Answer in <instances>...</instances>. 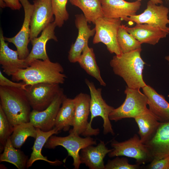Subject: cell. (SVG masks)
Segmentation results:
<instances>
[{
    "mask_svg": "<svg viewBox=\"0 0 169 169\" xmlns=\"http://www.w3.org/2000/svg\"><path fill=\"white\" fill-rule=\"evenodd\" d=\"M64 71L59 63L52 62L49 59H36L26 68L18 69L13 74L12 79L17 82L22 80L26 86L41 83L63 84L67 77Z\"/></svg>",
    "mask_w": 169,
    "mask_h": 169,
    "instance_id": "1",
    "label": "cell"
},
{
    "mask_svg": "<svg viewBox=\"0 0 169 169\" xmlns=\"http://www.w3.org/2000/svg\"><path fill=\"white\" fill-rule=\"evenodd\" d=\"M141 49L114 56L110 65L114 73L122 78L129 88H142L146 84L143 72L146 63L141 56Z\"/></svg>",
    "mask_w": 169,
    "mask_h": 169,
    "instance_id": "2",
    "label": "cell"
},
{
    "mask_svg": "<svg viewBox=\"0 0 169 169\" xmlns=\"http://www.w3.org/2000/svg\"><path fill=\"white\" fill-rule=\"evenodd\" d=\"M0 106L12 126L29 122L32 108L25 90L0 86Z\"/></svg>",
    "mask_w": 169,
    "mask_h": 169,
    "instance_id": "3",
    "label": "cell"
},
{
    "mask_svg": "<svg viewBox=\"0 0 169 169\" xmlns=\"http://www.w3.org/2000/svg\"><path fill=\"white\" fill-rule=\"evenodd\" d=\"M140 90L126 87L124 91L125 99L120 106L110 112V120L117 121L125 118H134L148 110L147 97Z\"/></svg>",
    "mask_w": 169,
    "mask_h": 169,
    "instance_id": "4",
    "label": "cell"
},
{
    "mask_svg": "<svg viewBox=\"0 0 169 169\" xmlns=\"http://www.w3.org/2000/svg\"><path fill=\"white\" fill-rule=\"evenodd\" d=\"M111 146L113 148L108 154L110 157L124 156L133 158L139 165L151 162L153 158L146 145L141 141L136 134L129 139L123 142L112 141Z\"/></svg>",
    "mask_w": 169,
    "mask_h": 169,
    "instance_id": "5",
    "label": "cell"
},
{
    "mask_svg": "<svg viewBox=\"0 0 169 169\" xmlns=\"http://www.w3.org/2000/svg\"><path fill=\"white\" fill-rule=\"evenodd\" d=\"M96 141L90 136L82 138L79 135L69 131V134L66 136H51L44 147L48 149H54L58 146L63 147L67 150L68 156L73 158V165L74 169H78L81 163L79 151L88 146L96 145Z\"/></svg>",
    "mask_w": 169,
    "mask_h": 169,
    "instance_id": "6",
    "label": "cell"
},
{
    "mask_svg": "<svg viewBox=\"0 0 169 169\" xmlns=\"http://www.w3.org/2000/svg\"><path fill=\"white\" fill-rule=\"evenodd\" d=\"M121 20L120 18H109L104 16L97 19L94 23L95 33L93 44L102 43L106 45L110 53L120 55L122 53L118 45L117 37Z\"/></svg>",
    "mask_w": 169,
    "mask_h": 169,
    "instance_id": "7",
    "label": "cell"
},
{
    "mask_svg": "<svg viewBox=\"0 0 169 169\" xmlns=\"http://www.w3.org/2000/svg\"><path fill=\"white\" fill-rule=\"evenodd\" d=\"M74 99L75 110L73 127L69 131L85 137L98 135L100 130L93 128L88 121L90 113V95L80 93Z\"/></svg>",
    "mask_w": 169,
    "mask_h": 169,
    "instance_id": "8",
    "label": "cell"
},
{
    "mask_svg": "<svg viewBox=\"0 0 169 169\" xmlns=\"http://www.w3.org/2000/svg\"><path fill=\"white\" fill-rule=\"evenodd\" d=\"M59 84L41 83L27 86L25 90L33 110L41 111L48 107L61 89Z\"/></svg>",
    "mask_w": 169,
    "mask_h": 169,
    "instance_id": "9",
    "label": "cell"
},
{
    "mask_svg": "<svg viewBox=\"0 0 169 169\" xmlns=\"http://www.w3.org/2000/svg\"><path fill=\"white\" fill-rule=\"evenodd\" d=\"M85 82L89 89L90 99V124L91 125L93 119L97 116L101 117L103 120V133L106 135L115 134L110 120L109 115L114 108L108 105L102 96V89L96 88L94 84L87 79Z\"/></svg>",
    "mask_w": 169,
    "mask_h": 169,
    "instance_id": "10",
    "label": "cell"
},
{
    "mask_svg": "<svg viewBox=\"0 0 169 169\" xmlns=\"http://www.w3.org/2000/svg\"><path fill=\"white\" fill-rule=\"evenodd\" d=\"M67 97L62 89L57 95L45 110L39 111L33 110L30 114L29 122L36 128L44 131L53 129L58 112L64 100Z\"/></svg>",
    "mask_w": 169,
    "mask_h": 169,
    "instance_id": "11",
    "label": "cell"
},
{
    "mask_svg": "<svg viewBox=\"0 0 169 169\" xmlns=\"http://www.w3.org/2000/svg\"><path fill=\"white\" fill-rule=\"evenodd\" d=\"M169 8L167 7L162 4L158 5L149 0L146 8L143 13L128 17L127 21L147 24L169 32V27L167 26L169 24Z\"/></svg>",
    "mask_w": 169,
    "mask_h": 169,
    "instance_id": "12",
    "label": "cell"
},
{
    "mask_svg": "<svg viewBox=\"0 0 169 169\" xmlns=\"http://www.w3.org/2000/svg\"><path fill=\"white\" fill-rule=\"evenodd\" d=\"M30 22V40L37 37L49 24L54 21L51 0H34Z\"/></svg>",
    "mask_w": 169,
    "mask_h": 169,
    "instance_id": "13",
    "label": "cell"
},
{
    "mask_svg": "<svg viewBox=\"0 0 169 169\" xmlns=\"http://www.w3.org/2000/svg\"><path fill=\"white\" fill-rule=\"evenodd\" d=\"M23 7L24 16L23 23L20 30L14 36L11 38L4 37L6 41L15 45L20 59H25L29 53L28 45L30 41V22L33 9V4L28 0H19Z\"/></svg>",
    "mask_w": 169,
    "mask_h": 169,
    "instance_id": "14",
    "label": "cell"
},
{
    "mask_svg": "<svg viewBox=\"0 0 169 169\" xmlns=\"http://www.w3.org/2000/svg\"><path fill=\"white\" fill-rule=\"evenodd\" d=\"M75 23L78 32L74 43L72 44L68 52V59L71 63L77 62L83 50L88 45L90 37L94 36L95 28L91 29L83 14L75 15Z\"/></svg>",
    "mask_w": 169,
    "mask_h": 169,
    "instance_id": "15",
    "label": "cell"
},
{
    "mask_svg": "<svg viewBox=\"0 0 169 169\" xmlns=\"http://www.w3.org/2000/svg\"><path fill=\"white\" fill-rule=\"evenodd\" d=\"M104 16L120 18L127 21L128 17L136 15L140 8L141 2H128L125 0H101Z\"/></svg>",
    "mask_w": 169,
    "mask_h": 169,
    "instance_id": "16",
    "label": "cell"
},
{
    "mask_svg": "<svg viewBox=\"0 0 169 169\" xmlns=\"http://www.w3.org/2000/svg\"><path fill=\"white\" fill-rule=\"evenodd\" d=\"M2 28L0 30V64L3 72L10 76L18 70L23 69L28 65L25 60L19 58L17 50H13L9 48L6 42Z\"/></svg>",
    "mask_w": 169,
    "mask_h": 169,
    "instance_id": "17",
    "label": "cell"
},
{
    "mask_svg": "<svg viewBox=\"0 0 169 169\" xmlns=\"http://www.w3.org/2000/svg\"><path fill=\"white\" fill-rule=\"evenodd\" d=\"M57 26L54 21L49 24L42 31L41 35L30 40L32 45L31 52L25 59L29 65L33 60L39 59L44 60L49 59L46 50V45L48 40L53 39L57 42L54 30Z\"/></svg>",
    "mask_w": 169,
    "mask_h": 169,
    "instance_id": "18",
    "label": "cell"
},
{
    "mask_svg": "<svg viewBox=\"0 0 169 169\" xmlns=\"http://www.w3.org/2000/svg\"><path fill=\"white\" fill-rule=\"evenodd\" d=\"M145 144L153 159L169 156V121L161 122L153 136Z\"/></svg>",
    "mask_w": 169,
    "mask_h": 169,
    "instance_id": "19",
    "label": "cell"
},
{
    "mask_svg": "<svg viewBox=\"0 0 169 169\" xmlns=\"http://www.w3.org/2000/svg\"><path fill=\"white\" fill-rule=\"evenodd\" d=\"M125 28L128 32L141 44L155 45L169 33V31L147 24L136 23L132 27L125 26Z\"/></svg>",
    "mask_w": 169,
    "mask_h": 169,
    "instance_id": "20",
    "label": "cell"
},
{
    "mask_svg": "<svg viewBox=\"0 0 169 169\" xmlns=\"http://www.w3.org/2000/svg\"><path fill=\"white\" fill-rule=\"evenodd\" d=\"M142 89L147 97L148 109L151 112L160 122L169 121V103L164 97L148 85Z\"/></svg>",
    "mask_w": 169,
    "mask_h": 169,
    "instance_id": "21",
    "label": "cell"
},
{
    "mask_svg": "<svg viewBox=\"0 0 169 169\" xmlns=\"http://www.w3.org/2000/svg\"><path fill=\"white\" fill-rule=\"evenodd\" d=\"M112 150L109 149L104 142L100 141L96 146L90 145L80 150L79 155L81 163L90 169H104V159Z\"/></svg>",
    "mask_w": 169,
    "mask_h": 169,
    "instance_id": "22",
    "label": "cell"
},
{
    "mask_svg": "<svg viewBox=\"0 0 169 169\" xmlns=\"http://www.w3.org/2000/svg\"><path fill=\"white\" fill-rule=\"evenodd\" d=\"M36 129L37 136L32 148L33 151L29 159H28L27 168L31 167L35 161L38 160H43L53 165L61 164V161L59 160L54 161L49 160L46 156H43L41 152L43 147L49 138L54 134H57L59 131L55 128L48 131H43L39 128H36Z\"/></svg>",
    "mask_w": 169,
    "mask_h": 169,
    "instance_id": "23",
    "label": "cell"
},
{
    "mask_svg": "<svg viewBox=\"0 0 169 169\" xmlns=\"http://www.w3.org/2000/svg\"><path fill=\"white\" fill-rule=\"evenodd\" d=\"M139 127L140 139L144 144L146 143L153 136L161 122L148 110L134 118Z\"/></svg>",
    "mask_w": 169,
    "mask_h": 169,
    "instance_id": "24",
    "label": "cell"
},
{
    "mask_svg": "<svg viewBox=\"0 0 169 169\" xmlns=\"http://www.w3.org/2000/svg\"><path fill=\"white\" fill-rule=\"evenodd\" d=\"M75 103L74 99L66 97L63 100L56 116L55 128L59 131H67L73 126L74 119Z\"/></svg>",
    "mask_w": 169,
    "mask_h": 169,
    "instance_id": "25",
    "label": "cell"
},
{
    "mask_svg": "<svg viewBox=\"0 0 169 169\" xmlns=\"http://www.w3.org/2000/svg\"><path fill=\"white\" fill-rule=\"evenodd\" d=\"M78 62L80 67L89 75L95 78L103 86L106 84L101 75L92 48L86 45L80 56Z\"/></svg>",
    "mask_w": 169,
    "mask_h": 169,
    "instance_id": "26",
    "label": "cell"
},
{
    "mask_svg": "<svg viewBox=\"0 0 169 169\" xmlns=\"http://www.w3.org/2000/svg\"><path fill=\"white\" fill-rule=\"evenodd\" d=\"M71 4L83 12L88 22L94 24L96 20L104 16L101 0H69Z\"/></svg>",
    "mask_w": 169,
    "mask_h": 169,
    "instance_id": "27",
    "label": "cell"
},
{
    "mask_svg": "<svg viewBox=\"0 0 169 169\" xmlns=\"http://www.w3.org/2000/svg\"><path fill=\"white\" fill-rule=\"evenodd\" d=\"M28 160L27 156L13 146L9 137L6 142L3 153L0 154V162H7L14 165L18 169H24L27 168Z\"/></svg>",
    "mask_w": 169,
    "mask_h": 169,
    "instance_id": "28",
    "label": "cell"
},
{
    "mask_svg": "<svg viewBox=\"0 0 169 169\" xmlns=\"http://www.w3.org/2000/svg\"><path fill=\"white\" fill-rule=\"evenodd\" d=\"M36 136V128L29 122L14 126L10 139L13 146L19 149L21 148L28 137H31L35 139Z\"/></svg>",
    "mask_w": 169,
    "mask_h": 169,
    "instance_id": "29",
    "label": "cell"
},
{
    "mask_svg": "<svg viewBox=\"0 0 169 169\" xmlns=\"http://www.w3.org/2000/svg\"><path fill=\"white\" fill-rule=\"evenodd\" d=\"M117 39L122 53L141 49L142 44L127 32L124 25H120L118 31Z\"/></svg>",
    "mask_w": 169,
    "mask_h": 169,
    "instance_id": "30",
    "label": "cell"
},
{
    "mask_svg": "<svg viewBox=\"0 0 169 169\" xmlns=\"http://www.w3.org/2000/svg\"><path fill=\"white\" fill-rule=\"evenodd\" d=\"M68 0H51L54 15V22L57 26L62 27L65 21L69 18V15L66 9Z\"/></svg>",
    "mask_w": 169,
    "mask_h": 169,
    "instance_id": "31",
    "label": "cell"
},
{
    "mask_svg": "<svg viewBox=\"0 0 169 169\" xmlns=\"http://www.w3.org/2000/svg\"><path fill=\"white\" fill-rule=\"evenodd\" d=\"M14 127L9 121L1 107L0 106V143L4 149L8 139L10 137Z\"/></svg>",
    "mask_w": 169,
    "mask_h": 169,
    "instance_id": "32",
    "label": "cell"
},
{
    "mask_svg": "<svg viewBox=\"0 0 169 169\" xmlns=\"http://www.w3.org/2000/svg\"><path fill=\"white\" fill-rule=\"evenodd\" d=\"M116 157L112 160H108L104 169H138L140 167V165L137 164H129L128 159L125 157Z\"/></svg>",
    "mask_w": 169,
    "mask_h": 169,
    "instance_id": "33",
    "label": "cell"
},
{
    "mask_svg": "<svg viewBox=\"0 0 169 169\" xmlns=\"http://www.w3.org/2000/svg\"><path fill=\"white\" fill-rule=\"evenodd\" d=\"M146 168L169 169V156L159 159H153L148 165Z\"/></svg>",
    "mask_w": 169,
    "mask_h": 169,
    "instance_id": "34",
    "label": "cell"
},
{
    "mask_svg": "<svg viewBox=\"0 0 169 169\" xmlns=\"http://www.w3.org/2000/svg\"><path fill=\"white\" fill-rule=\"evenodd\" d=\"M0 86H7L21 88L25 90L26 86L25 83L15 82L12 81L5 77L0 71Z\"/></svg>",
    "mask_w": 169,
    "mask_h": 169,
    "instance_id": "35",
    "label": "cell"
},
{
    "mask_svg": "<svg viewBox=\"0 0 169 169\" xmlns=\"http://www.w3.org/2000/svg\"><path fill=\"white\" fill-rule=\"evenodd\" d=\"M7 7L13 10H19L22 5L19 0H3Z\"/></svg>",
    "mask_w": 169,
    "mask_h": 169,
    "instance_id": "36",
    "label": "cell"
},
{
    "mask_svg": "<svg viewBox=\"0 0 169 169\" xmlns=\"http://www.w3.org/2000/svg\"><path fill=\"white\" fill-rule=\"evenodd\" d=\"M137 1H141V0H137ZM150 1H151L154 3L155 4L158 5V4H162L163 3V2L162 0H149Z\"/></svg>",
    "mask_w": 169,
    "mask_h": 169,
    "instance_id": "37",
    "label": "cell"
},
{
    "mask_svg": "<svg viewBox=\"0 0 169 169\" xmlns=\"http://www.w3.org/2000/svg\"><path fill=\"white\" fill-rule=\"evenodd\" d=\"M0 5L2 8L7 7L6 5L3 0H0Z\"/></svg>",
    "mask_w": 169,
    "mask_h": 169,
    "instance_id": "38",
    "label": "cell"
},
{
    "mask_svg": "<svg viewBox=\"0 0 169 169\" xmlns=\"http://www.w3.org/2000/svg\"><path fill=\"white\" fill-rule=\"evenodd\" d=\"M165 59L168 62V64L169 65V55L166 56L165 57Z\"/></svg>",
    "mask_w": 169,
    "mask_h": 169,
    "instance_id": "39",
    "label": "cell"
},
{
    "mask_svg": "<svg viewBox=\"0 0 169 169\" xmlns=\"http://www.w3.org/2000/svg\"><path fill=\"white\" fill-rule=\"evenodd\" d=\"M168 0V1H169V0Z\"/></svg>",
    "mask_w": 169,
    "mask_h": 169,
    "instance_id": "40",
    "label": "cell"
}]
</instances>
